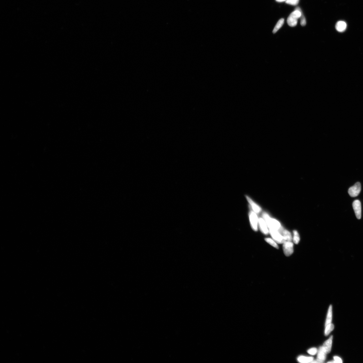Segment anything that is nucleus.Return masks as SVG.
Returning <instances> with one entry per match:
<instances>
[{
  "mask_svg": "<svg viewBox=\"0 0 363 363\" xmlns=\"http://www.w3.org/2000/svg\"><path fill=\"white\" fill-rule=\"evenodd\" d=\"M282 235L285 238V241H291L292 240V237L290 233L288 231L284 230Z\"/></svg>",
  "mask_w": 363,
  "mask_h": 363,
  "instance_id": "nucleus-16",
  "label": "nucleus"
},
{
  "mask_svg": "<svg viewBox=\"0 0 363 363\" xmlns=\"http://www.w3.org/2000/svg\"><path fill=\"white\" fill-rule=\"evenodd\" d=\"M286 1V0H276V1L279 2V3H281V2L285 1Z\"/></svg>",
  "mask_w": 363,
  "mask_h": 363,
  "instance_id": "nucleus-24",
  "label": "nucleus"
},
{
  "mask_svg": "<svg viewBox=\"0 0 363 363\" xmlns=\"http://www.w3.org/2000/svg\"><path fill=\"white\" fill-rule=\"evenodd\" d=\"M299 0H286L285 3L289 5L292 6H296L298 5Z\"/></svg>",
  "mask_w": 363,
  "mask_h": 363,
  "instance_id": "nucleus-20",
  "label": "nucleus"
},
{
  "mask_svg": "<svg viewBox=\"0 0 363 363\" xmlns=\"http://www.w3.org/2000/svg\"><path fill=\"white\" fill-rule=\"evenodd\" d=\"M259 222L260 230L265 235L268 234L269 232L266 222L263 219L260 218L259 219Z\"/></svg>",
  "mask_w": 363,
  "mask_h": 363,
  "instance_id": "nucleus-10",
  "label": "nucleus"
},
{
  "mask_svg": "<svg viewBox=\"0 0 363 363\" xmlns=\"http://www.w3.org/2000/svg\"><path fill=\"white\" fill-rule=\"evenodd\" d=\"M294 237L293 238V241L296 244H298L300 241V237L299 234L296 230H294L293 231Z\"/></svg>",
  "mask_w": 363,
  "mask_h": 363,
  "instance_id": "nucleus-17",
  "label": "nucleus"
},
{
  "mask_svg": "<svg viewBox=\"0 0 363 363\" xmlns=\"http://www.w3.org/2000/svg\"><path fill=\"white\" fill-rule=\"evenodd\" d=\"M361 190V186L360 182L355 184L353 186L350 187L348 191L349 195L352 197H355L360 193Z\"/></svg>",
  "mask_w": 363,
  "mask_h": 363,
  "instance_id": "nucleus-5",
  "label": "nucleus"
},
{
  "mask_svg": "<svg viewBox=\"0 0 363 363\" xmlns=\"http://www.w3.org/2000/svg\"><path fill=\"white\" fill-rule=\"evenodd\" d=\"M314 358L312 357H305L301 356L298 358V361L301 363H309L312 362Z\"/></svg>",
  "mask_w": 363,
  "mask_h": 363,
  "instance_id": "nucleus-14",
  "label": "nucleus"
},
{
  "mask_svg": "<svg viewBox=\"0 0 363 363\" xmlns=\"http://www.w3.org/2000/svg\"><path fill=\"white\" fill-rule=\"evenodd\" d=\"M333 339V336H331L327 340H326L324 342L323 346H322L326 354L329 353L330 352L332 348Z\"/></svg>",
  "mask_w": 363,
  "mask_h": 363,
  "instance_id": "nucleus-9",
  "label": "nucleus"
},
{
  "mask_svg": "<svg viewBox=\"0 0 363 363\" xmlns=\"http://www.w3.org/2000/svg\"><path fill=\"white\" fill-rule=\"evenodd\" d=\"M347 28V24L344 21H339L336 23V28L339 32L344 31Z\"/></svg>",
  "mask_w": 363,
  "mask_h": 363,
  "instance_id": "nucleus-11",
  "label": "nucleus"
},
{
  "mask_svg": "<svg viewBox=\"0 0 363 363\" xmlns=\"http://www.w3.org/2000/svg\"><path fill=\"white\" fill-rule=\"evenodd\" d=\"M328 363H336L335 361H333L328 362Z\"/></svg>",
  "mask_w": 363,
  "mask_h": 363,
  "instance_id": "nucleus-25",
  "label": "nucleus"
},
{
  "mask_svg": "<svg viewBox=\"0 0 363 363\" xmlns=\"http://www.w3.org/2000/svg\"><path fill=\"white\" fill-rule=\"evenodd\" d=\"M302 11L300 8H296L295 10L290 14L288 17L287 22L288 25L292 27H295L297 24L298 19L302 15Z\"/></svg>",
  "mask_w": 363,
  "mask_h": 363,
  "instance_id": "nucleus-2",
  "label": "nucleus"
},
{
  "mask_svg": "<svg viewBox=\"0 0 363 363\" xmlns=\"http://www.w3.org/2000/svg\"><path fill=\"white\" fill-rule=\"evenodd\" d=\"M270 233L273 240L279 244H282L285 241L283 236L278 231L273 229H269Z\"/></svg>",
  "mask_w": 363,
  "mask_h": 363,
  "instance_id": "nucleus-3",
  "label": "nucleus"
},
{
  "mask_svg": "<svg viewBox=\"0 0 363 363\" xmlns=\"http://www.w3.org/2000/svg\"><path fill=\"white\" fill-rule=\"evenodd\" d=\"M332 320V305H330L328 312L327 316L326 322L325 327L328 324L331 323Z\"/></svg>",
  "mask_w": 363,
  "mask_h": 363,
  "instance_id": "nucleus-12",
  "label": "nucleus"
},
{
  "mask_svg": "<svg viewBox=\"0 0 363 363\" xmlns=\"http://www.w3.org/2000/svg\"><path fill=\"white\" fill-rule=\"evenodd\" d=\"M266 242L268 243L272 246L277 249H278L279 247L277 243L272 238H267L265 239Z\"/></svg>",
  "mask_w": 363,
  "mask_h": 363,
  "instance_id": "nucleus-18",
  "label": "nucleus"
},
{
  "mask_svg": "<svg viewBox=\"0 0 363 363\" xmlns=\"http://www.w3.org/2000/svg\"><path fill=\"white\" fill-rule=\"evenodd\" d=\"M334 324H330L326 326V329L325 330V335L326 336H327L334 329Z\"/></svg>",
  "mask_w": 363,
  "mask_h": 363,
  "instance_id": "nucleus-19",
  "label": "nucleus"
},
{
  "mask_svg": "<svg viewBox=\"0 0 363 363\" xmlns=\"http://www.w3.org/2000/svg\"><path fill=\"white\" fill-rule=\"evenodd\" d=\"M247 198L250 204L253 209L254 210L255 212L257 213H259L261 211V209L256 204L253 200H252L250 198H249L248 196H247Z\"/></svg>",
  "mask_w": 363,
  "mask_h": 363,
  "instance_id": "nucleus-13",
  "label": "nucleus"
},
{
  "mask_svg": "<svg viewBox=\"0 0 363 363\" xmlns=\"http://www.w3.org/2000/svg\"><path fill=\"white\" fill-rule=\"evenodd\" d=\"M283 245L284 253L287 257L291 255L294 252V244L291 241H286Z\"/></svg>",
  "mask_w": 363,
  "mask_h": 363,
  "instance_id": "nucleus-4",
  "label": "nucleus"
},
{
  "mask_svg": "<svg viewBox=\"0 0 363 363\" xmlns=\"http://www.w3.org/2000/svg\"><path fill=\"white\" fill-rule=\"evenodd\" d=\"M249 218L252 228L255 231H257L258 230V220L257 215L252 211L251 210L250 212Z\"/></svg>",
  "mask_w": 363,
  "mask_h": 363,
  "instance_id": "nucleus-7",
  "label": "nucleus"
},
{
  "mask_svg": "<svg viewBox=\"0 0 363 363\" xmlns=\"http://www.w3.org/2000/svg\"><path fill=\"white\" fill-rule=\"evenodd\" d=\"M263 216L265 219L269 229L278 231L282 234L284 229L278 221L275 219H271L266 213H263Z\"/></svg>",
  "mask_w": 363,
  "mask_h": 363,
  "instance_id": "nucleus-1",
  "label": "nucleus"
},
{
  "mask_svg": "<svg viewBox=\"0 0 363 363\" xmlns=\"http://www.w3.org/2000/svg\"><path fill=\"white\" fill-rule=\"evenodd\" d=\"M326 354L322 346L320 347L318 352L317 360H313L311 363H323L325 361Z\"/></svg>",
  "mask_w": 363,
  "mask_h": 363,
  "instance_id": "nucleus-8",
  "label": "nucleus"
},
{
  "mask_svg": "<svg viewBox=\"0 0 363 363\" xmlns=\"http://www.w3.org/2000/svg\"><path fill=\"white\" fill-rule=\"evenodd\" d=\"M334 359L336 363H342V360L338 356H334Z\"/></svg>",
  "mask_w": 363,
  "mask_h": 363,
  "instance_id": "nucleus-23",
  "label": "nucleus"
},
{
  "mask_svg": "<svg viewBox=\"0 0 363 363\" xmlns=\"http://www.w3.org/2000/svg\"><path fill=\"white\" fill-rule=\"evenodd\" d=\"M284 19L283 18L280 19L278 22H277L276 25H275L274 28L273 29V33H276L281 28V27L283 26L284 23Z\"/></svg>",
  "mask_w": 363,
  "mask_h": 363,
  "instance_id": "nucleus-15",
  "label": "nucleus"
},
{
  "mask_svg": "<svg viewBox=\"0 0 363 363\" xmlns=\"http://www.w3.org/2000/svg\"><path fill=\"white\" fill-rule=\"evenodd\" d=\"M308 353L312 355H314L317 354V350L315 348H312L309 349L308 350Z\"/></svg>",
  "mask_w": 363,
  "mask_h": 363,
  "instance_id": "nucleus-22",
  "label": "nucleus"
},
{
  "mask_svg": "<svg viewBox=\"0 0 363 363\" xmlns=\"http://www.w3.org/2000/svg\"><path fill=\"white\" fill-rule=\"evenodd\" d=\"M352 206L356 218L358 219H360L362 216V206L360 201L358 200L354 201Z\"/></svg>",
  "mask_w": 363,
  "mask_h": 363,
  "instance_id": "nucleus-6",
  "label": "nucleus"
},
{
  "mask_svg": "<svg viewBox=\"0 0 363 363\" xmlns=\"http://www.w3.org/2000/svg\"><path fill=\"white\" fill-rule=\"evenodd\" d=\"M300 18H301V19H300L301 25L302 26H305L306 25V18H305V17L304 16V15H303V12L302 13V15L301 16Z\"/></svg>",
  "mask_w": 363,
  "mask_h": 363,
  "instance_id": "nucleus-21",
  "label": "nucleus"
}]
</instances>
